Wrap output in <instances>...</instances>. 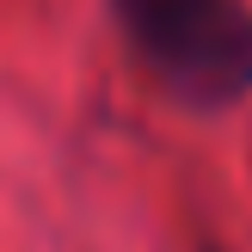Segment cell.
<instances>
[{
	"instance_id": "obj_1",
	"label": "cell",
	"mask_w": 252,
	"mask_h": 252,
	"mask_svg": "<svg viewBox=\"0 0 252 252\" xmlns=\"http://www.w3.org/2000/svg\"><path fill=\"white\" fill-rule=\"evenodd\" d=\"M129 49L172 98L197 111L252 93V6L246 0H111Z\"/></svg>"
}]
</instances>
